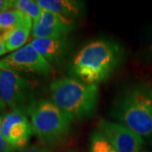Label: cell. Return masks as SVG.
I'll return each mask as SVG.
<instances>
[{"mask_svg":"<svg viewBox=\"0 0 152 152\" xmlns=\"http://www.w3.org/2000/svg\"><path fill=\"white\" fill-rule=\"evenodd\" d=\"M122 45L111 39L101 38L85 45L73 58L70 74L77 80L99 85L111 76L124 58Z\"/></svg>","mask_w":152,"mask_h":152,"instance_id":"cell-1","label":"cell"},{"mask_svg":"<svg viewBox=\"0 0 152 152\" xmlns=\"http://www.w3.org/2000/svg\"><path fill=\"white\" fill-rule=\"evenodd\" d=\"M111 117L142 138H152V83L124 89L114 100Z\"/></svg>","mask_w":152,"mask_h":152,"instance_id":"cell-2","label":"cell"},{"mask_svg":"<svg viewBox=\"0 0 152 152\" xmlns=\"http://www.w3.org/2000/svg\"><path fill=\"white\" fill-rule=\"evenodd\" d=\"M53 102L69 118L80 121L96 113L99 102V86L90 85L75 78L63 77L50 84Z\"/></svg>","mask_w":152,"mask_h":152,"instance_id":"cell-3","label":"cell"},{"mask_svg":"<svg viewBox=\"0 0 152 152\" xmlns=\"http://www.w3.org/2000/svg\"><path fill=\"white\" fill-rule=\"evenodd\" d=\"M34 134L44 145L54 146L65 140L70 132L71 121L53 101H34L26 109Z\"/></svg>","mask_w":152,"mask_h":152,"instance_id":"cell-4","label":"cell"},{"mask_svg":"<svg viewBox=\"0 0 152 152\" xmlns=\"http://www.w3.org/2000/svg\"><path fill=\"white\" fill-rule=\"evenodd\" d=\"M0 96L11 110L26 109L34 102L32 86L18 72L0 68Z\"/></svg>","mask_w":152,"mask_h":152,"instance_id":"cell-5","label":"cell"},{"mask_svg":"<svg viewBox=\"0 0 152 152\" xmlns=\"http://www.w3.org/2000/svg\"><path fill=\"white\" fill-rule=\"evenodd\" d=\"M0 68L16 72H26L47 75L53 71V67L28 43L0 59Z\"/></svg>","mask_w":152,"mask_h":152,"instance_id":"cell-6","label":"cell"},{"mask_svg":"<svg viewBox=\"0 0 152 152\" xmlns=\"http://www.w3.org/2000/svg\"><path fill=\"white\" fill-rule=\"evenodd\" d=\"M1 133L15 151L25 149L34 134L31 121L24 109H14L3 114Z\"/></svg>","mask_w":152,"mask_h":152,"instance_id":"cell-7","label":"cell"},{"mask_svg":"<svg viewBox=\"0 0 152 152\" xmlns=\"http://www.w3.org/2000/svg\"><path fill=\"white\" fill-rule=\"evenodd\" d=\"M98 129L117 152H141L144 139L119 123L102 119Z\"/></svg>","mask_w":152,"mask_h":152,"instance_id":"cell-8","label":"cell"},{"mask_svg":"<svg viewBox=\"0 0 152 152\" xmlns=\"http://www.w3.org/2000/svg\"><path fill=\"white\" fill-rule=\"evenodd\" d=\"M75 26L74 20L42 10L40 17L33 21L31 36L33 39L67 37Z\"/></svg>","mask_w":152,"mask_h":152,"instance_id":"cell-9","label":"cell"},{"mask_svg":"<svg viewBox=\"0 0 152 152\" xmlns=\"http://www.w3.org/2000/svg\"><path fill=\"white\" fill-rule=\"evenodd\" d=\"M37 51L51 65L58 64L69 53L70 42L68 36L62 37L36 38L31 42Z\"/></svg>","mask_w":152,"mask_h":152,"instance_id":"cell-10","label":"cell"},{"mask_svg":"<svg viewBox=\"0 0 152 152\" xmlns=\"http://www.w3.org/2000/svg\"><path fill=\"white\" fill-rule=\"evenodd\" d=\"M42 10L59 16L74 20L82 16L85 12V3L79 0H37Z\"/></svg>","mask_w":152,"mask_h":152,"instance_id":"cell-11","label":"cell"},{"mask_svg":"<svg viewBox=\"0 0 152 152\" xmlns=\"http://www.w3.org/2000/svg\"><path fill=\"white\" fill-rule=\"evenodd\" d=\"M33 20L26 16L16 26L2 34V37L8 52H15L26 45L29 37L32 32Z\"/></svg>","mask_w":152,"mask_h":152,"instance_id":"cell-12","label":"cell"},{"mask_svg":"<svg viewBox=\"0 0 152 152\" xmlns=\"http://www.w3.org/2000/svg\"><path fill=\"white\" fill-rule=\"evenodd\" d=\"M27 16L16 10H7L0 13V35L16 26Z\"/></svg>","mask_w":152,"mask_h":152,"instance_id":"cell-13","label":"cell"},{"mask_svg":"<svg viewBox=\"0 0 152 152\" xmlns=\"http://www.w3.org/2000/svg\"><path fill=\"white\" fill-rule=\"evenodd\" d=\"M11 9L24 13L33 21L37 20L42 12V9L33 0H11Z\"/></svg>","mask_w":152,"mask_h":152,"instance_id":"cell-14","label":"cell"},{"mask_svg":"<svg viewBox=\"0 0 152 152\" xmlns=\"http://www.w3.org/2000/svg\"><path fill=\"white\" fill-rule=\"evenodd\" d=\"M90 152H117L106 139L103 134L96 129L93 131L90 139Z\"/></svg>","mask_w":152,"mask_h":152,"instance_id":"cell-15","label":"cell"},{"mask_svg":"<svg viewBox=\"0 0 152 152\" xmlns=\"http://www.w3.org/2000/svg\"><path fill=\"white\" fill-rule=\"evenodd\" d=\"M3 118V114L0 113V152H14L15 151L14 148L12 147L6 142V140L4 139L1 133V122Z\"/></svg>","mask_w":152,"mask_h":152,"instance_id":"cell-16","label":"cell"},{"mask_svg":"<svg viewBox=\"0 0 152 152\" xmlns=\"http://www.w3.org/2000/svg\"><path fill=\"white\" fill-rule=\"evenodd\" d=\"M20 152H50L48 149L46 147L39 146V145H31L26 147L25 149L21 150Z\"/></svg>","mask_w":152,"mask_h":152,"instance_id":"cell-17","label":"cell"},{"mask_svg":"<svg viewBox=\"0 0 152 152\" xmlns=\"http://www.w3.org/2000/svg\"><path fill=\"white\" fill-rule=\"evenodd\" d=\"M145 58L150 63H152V33L150 40L147 43L146 50H145Z\"/></svg>","mask_w":152,"mask_h":152,"instance_id":"cell-18","label":"cell"},{"mask_svg":"<svg viewBox=\"0 0 152 152\" xmlns=\"http://www.w3.org/2000/svg\"><path fill=\"white\" fill-rule=\"evenodd\" d=\"M10 9L11 0H0V13Z\"/></svg>","mask_w":152,"mask_h":152,"instance_id":"cell-19","label":"cell"},{"mask_svg":"<svg viewBox=\"0 0 152 152\" xmlns=\"http://www.w3.org/2000/svg\"><path fill=\"white\" fill-rule=\"evenodd\" d=\"M6 53H8V51L6 49L5 44H4V42L3 40V37L0 35V57L3 56L4 54H5Z\"/></svg>","mask_w":152,"mask_h":152,"instance_id":"cell-20","label":"cell"},{"mask_svg":"<svg viewBox=\"0 0 152 152\" xmlns=\"http://www.w3.org/2000/svg\"><path fill=\"white\" fill-rule=\"evenodd\" d=\"M5 108H6L5 104L4 103V102L0 101V113H1V112H3V111H4Z\"/></svg>","mask_w":152,"mask_h":152,"instance_id":"cell-21","label":"cell"},{"mask_svg":"<svg viewBox=\"0 0 152 152\" xmlns=\"http://www.w3.org/2000/svg\"><path fill=\"white\" fill-rule=\"evenodd\" d=\"M68 152H79V151H75V150H73V151H68Z\"/></svg>","mask_w":152,"mask_h":152,"instance_id":"cell-22","label":"cell"},{"mask_svg":"<svg viewBox=\"0 0 152 152\" xmlns=\"http://www.w3.org/2000/svg\"><path fill=\"white\" fill-rule=\"evenodd\" d=\"M0 101H2V102H3V100H2V98H1V96H0Z\"/></svg>","mask_w":152,"mask_h":152,"instance_id":"cell-23","label":"cell"},{"mask_svg":"<svg viewBox=\"0 0 152 152\" xmlns=\"http://www.w3.org/2000/svg\"><path fill=\"white\" fill-rule=\"evenodd\" d=\"M141 152H147V151H142Z\"/></svg>","mask_w":152,"mask_h":152,"instance_id":"cell-24","label":"cell"}]
</instances>
